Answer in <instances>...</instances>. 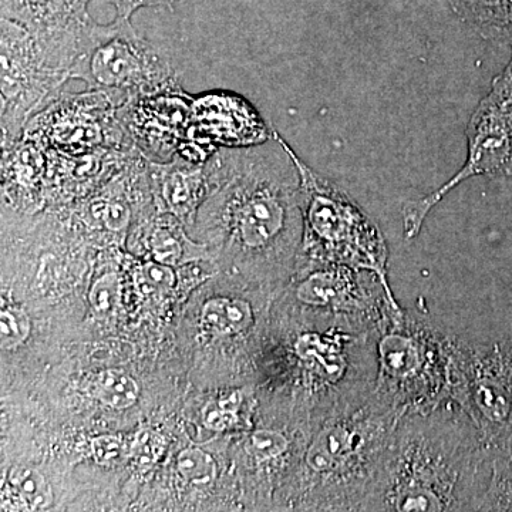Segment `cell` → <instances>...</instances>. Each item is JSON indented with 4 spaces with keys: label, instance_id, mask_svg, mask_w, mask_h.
<instances>
[{
    "label": "cell",
    "instance_id": "6da1fadb",
    "mask_svg": "<svg viewBox=\"0 0 512 512\" xmlns=\"http://www.w3.org/2000/svg\"><path fill=\"white\" fill-rule=\"evenodd\" d=\"M493 463L457 403L403 413L367 511H478Z\"/></svg>",
    "mask_w": 512,
    "mask_h": 512
},
{
    "label": "cell",
    "instance_id": "7a4b0ae2",
    "mask_svg": "<svg viewBox=\"0 0 512 512\" xmlns=\"http://www.w3.org/2000/svg\"><path fill=\"white\" fill-rule=\"evenodd\" d=\"M402 412L375 393L322 421L303 456L313 504L367 511Z\"/></svg>",
    "mask_w": 512,
    "mask_h": 512
},
{
    "label": "cell",
    "instance_id": "3957f363",
    "mask_svg": "<svg viewBox=\"0 0 512 512\" xmlns=\"http://www.w3.org/2000/svg\"><path fill=\"white\" fill-rule=\"evenodd\" d=\"M460 343L430 316L403 308L390 312L377 329L373 393L402 413L456 403Z\"/></svg>",
    "mask_w": 512,
    "mask_h": 512
},
{
    "label": "cell",
    "instance_id": "277c9868",
    "mask_svg": "<svg viewBox=\"0 0 512 512\" xmlns=\"http://www.w3.org/2000/svg\"><path fill=\"white\" fill-rule=\"evenodd\" d=\"M301 177L302 252L311 268L345 265L379 276L392 292L387 275L389 248L375 221L336 185L320 177L288 144Z\"/></svg>",
    "mask_w": 512,
    "mask_h": 512
},
{
    "label": "cell",
    "instance_id": "5b68a950",
    "mask_svg": "<svg viewBox=\"0 0 512 512\" xmlns=\"http://www.w3.org/2000/svg\"><path fill=\"white\" fill-rule=\"evenodd\" d=\"M70 79L83 80L87 89L109 94L120 107L158 94H180L170 59L130 19L109 25L94 22L80 43Z\"/></svg>",
    "mask_w": 512,
    "mask_h": 512
},
{
    "label": "cell",
    "instance_id": "8992f818",
    "mask_svg": "<svg viewBox=\"0 0 512 512\" xmlns=\"http://www.w3.org/2000/svg\"><path fill=\"white\" fill-rule=\"evenodd\" d=\"M0 25V127L2 148H8L25 136L33 117L60 97L74 57L46 45L15 20L2 18Z\"/></svg>",
    "mask_w": 512,
    "mask_h": 512
},
{
    "label": "cell",
    "instance_id": "52a82bcc",
    "mask_svg": "<svg viewBox=\"0 0 512 512\" xmlns=\"http://www.w3.org/2000/svg\"><path fill=\"white\" fill-rule=\"evenodd\" d=\"M467 160L447 183L419 200L404 204V237L416 238L430 211L467 181L484 177L501 180L512 175V53L503 72L495 76L490 92L478 103L466 128Z\"/></svg>",
    "mask_w": 512,
    "mask_h": 512
},
{
    "label": "cell",
    "instance_id": "ba28073f",
    "mask_svg": "<svg viewBox=\"0 0 512 512\" xmlns=\"http://www.w3.org/2000/svg\"><path fill=\"white\" fill-rule=\"evenodd\" d=\"M456 403L476 424L493 467L512 461V338L460 343Z\"/></svg>",
    "mask_w": 512,
    "mask_h": 512
},
{
    "label": "cell",
    "instance_id": "9c48e42d",
    "mask_svg": "<svg viewBox=\"0 0 512 512\" xmlns=\"http://www.w3.org/2000/svg\"><path fill=\"white\" fill-rule=\"evenodd\" d=\"M295 299L305 308L365 320L377 328L390 312L402 309L379 276L345 265L311 268L296 285Z\"/></svg>",
    "mask_w": 512,
    "mask_h": 512
},
{
    "label": "cell",
    "instance_id": "30bf717a",
    "mask_svg": "<svg viewBox=\"0 0 512 512\" xmlns=\"http://www.w3.org/2000/svg\"><path fill=\"white\" fill-rule=\"evenodd\" d=\"M92 0H0L2 18L15 20L46 45L76 59L80 43L94 20Z\"/></svg>",
    "mask_w": 512,
    "mask_h": 512
},
{
    "label": "cell",
    "instance_id": "8fae6325",
    "mask_svg": "<svg viewBox=\"0 0 512 512\" xmlns=\"http://www.w3.org/2000/svg\"><path fill=\"white\" fill-rule=\"evenodd\" d=\"M148 170L160 184L165 208L181 220L191 218L210 192L205 163L175 156L171 163L148 161Z\"/></svg>",
    "mask_w": 512,
    "mask_h": 512
},
{
    "label": "cell",
    "instance_id": "7c38bea8",
    "mask_svg": "<svg viewBox=\"0 0 512 512\" xmlns=\"http://www.w3.org/2000/svg\"><path fill=\"white\" fill-rule=\"evenodd\" d=\"M458 18L478 36L512 47V0H447Z\"/></svg>",
    "mask_w": 512,
    "mask_h": 512
},
{
    "label": "cell",
    "instance_id": "4fadbf2b",
    "mask_svg": "<svg viewBox=\"0 0 512 512\" xmlns=\"http://www.w3.org/2000/svg\"><path fill=\"white\" fill-rule=\"evenodd\" d=\"M154 261L168 266L190 264L204 258L207 247L197 244L185 235L183 227L171 215L158 218L148 237Z\"/></svg>",
    "mask_w": 512,
    "mask_h": 512
},
{
    "label": "cell",
    "instance_id": "5bb4252c",
    "mask_svg": "<svg viewBox=\"0 0 512 512\" xmlns=\"http://www.w3.org/2000/svg\"><path fill=\"white\" fill-rule=\"evenodd\" d=\"M201 323L215 335H241L256 325L255 308L248 299H211L202 308Z\"/></svg>",
    "mask_w": 512,
    "mask_h": 512
},
{
    "label": "cell",
    "instance_id": "9a60e30c",
    "mask_svg": "<svg viewBox=\"0 0 512 512\" xmlns=\"http://www.w3.org/2000/svg\"><path fill=\"white\" fill-rule=\"evenodd\" d=\"M138 384L120 370H104L97 379V396L111 409L124 410L137 402Z\"/></svg>",
    "mask_w": 512,
    "mask_h": 512
},
{
    "label": "cell",
    "instance_id": "2e32d148",
    "mask_svg": "<svg viewBox=\"0 0 512 512\" xmlns=\"http://www.w3.org/2000/svg\"><path fill=\"white\" fill-rule=\"evenodd\" d=\"M9 480L30 510H46L52 505V487L35 468L15 467L10 471Z\"/></svg>",
    "mask_w": 512,
    "mask_h": 512
},
{
    "label": "cell",
    "instance_id": "e0dca14e",
    "mask_svg": "<svg viewBox=\"0 0 512 512\" xmlns=\"http://www.w3.org/2000/svg\"><path fill=\"white\" fill-rule=\"evenodd\" d=\"M292 450V439L284 430L256 429L248 440V454L259 466L281 461Z\"/></svg>",
    "mask_w": 512,
    "mask_h": 512
},
{
    "label": "cell",
    "instance_id": "ac0fdd59",
    "mask_svg": "<svg viewBox=\"0 0 512 512\" xmlns=\"http://www.w3.org/2000/svg\"><path fill=\"white\" fill-rule=\"evenodd\" d=\"M177 467L184 480L195 485L212 484L218 474L217 463L211 454L197 447H188L181 451Z\"/></svg>",
    "mask_w": 512,
    "mask_h": 512
},
{
    "label": "cell",
    "instance_id": "d6986e66",
    "mask_svg": "<svg viewBox=\"0 0 512 512\" xmlns=\"http://www.w3.org/2000/svg\"><path fill=\"white\" fill-rule=\"evenodd\" d=\"M478 511H512V461L493 467Z\"/></svg>",
    "mask_w": 512,
    "mask_h": 512
},
{
    "label": "cell",
    "instance_id": "ffe728a7",
    "mask_svg": "<svg viewBox=\"0 0 512 512\" xmlns=\"http://www.w3.org/2000/svg\"><path fill=\"white\" fill-rule=\"evenodd\" d=\"M244 400V393L235 392L218 402L208 403L202 410L205 426L215 431L234 429L239 423V412Z\"/></svg>",
    "mask_w": 512,
    "mask_h": 512
},
{
    "label": "cell",
    "instance_id": "44dd1931",
    "mask_svg": "<svg viewBox=\"0 0 512 512\" xmlns=\"http://www.w3.org/2000/svg\"><path fill=\"white\" fill-rule=\"evenodd\" d=\"M90 214L104 228L111 232L126 231L131 221V211L126 202L120 200H109V198H97L89 208Z\"/></svg>",
    "mask_w": 512,
    "mask_h": 512
},
{
    "label": "cell",
    "instance_id": "7402d4cb",
    "mask_svg": "<svg viewBox=\"0 0 512 512\" xmlns=\"http://www.w3.org/2000/svg\"><path fill=\"white\" fill-rule=\"evenodd\" d=\"M136 284L138 289L147 295L170 291L175 284L173 266L157 261L146 262L137 269Z\"/></svg>",
    "mask_w": 512,
    "mask_h": 512
},
{
    "label": "cell",
    "instance_id": "603a6c76",
    "mask_svg": "<svg viewBox=\"0 0 512 512\" xmlns=\"http://www.w3.org/2000/svg\"><path fill=\"white\" fill-rule=\"evenodd\" d=\"M120 279L116 274L100 276L90 289V305L97 316H109L120 302Z\"/></svg>",
    "mask_w": 512,
    "mask_h": 512
},
{
    "label": "cell",
    "instance_id": "cb8c5ba5",
    "mask_svg": "<svg viewBox=\"0 0 512 512\" xmlns=\"http://www.w3.org/2000/svg\"><path fill=\"white\" fill-rule=\"evenodd\" d=\"M30 333L28 315L20 308L3 309L0 315V342L3 349L22 345Z\"/></svg>",
    "mask_w": 512,
    "mask_h": 512
},
{
    "label": "cell",
    "instance_id": "d4e9b609",
    "mask_svg": "<svg viewBox=\"0 0 512 512\" xmlns=\"http://www.w3.org/2000/svg\"><path fill=\"white\" fill-rule=\"evenodd\" d=\"M165 446H167V443L158 431L140 430L134 437L133 444H131V457L140 466H153L163 456Z\"/></svg>",
    "mask_w": 512,
    "mask_h": 512
},
{
    "label": "cell",
    "instance_id": "484cf974",
    "mask_svg": "<svg viewBox=\"0 0 512 512\" xmlns=\"http://www.w3.org/2000/svg\"><path fill=\"white\" fill-rule=\"evenodd\" d=\"M113 6L116 10V18L131 19V16L138 9L143 8H164L173 10L175 5L184 2V0H100Z\"/></svg>",
    "mask_w": 512,
    "mask_h": 512
},
{
    "label": "cell",
    "instance_id": "4316f807",
    "mask_svg": "<svg viewBox=\"0 0 512 512\" xmlns=\"http://www.w3.org/2000/svg\"><path fill=\"white\" fill-rule=\"evenodd\" d=\"M94 460L101 466L119 463L123 457L124 447L119 437L100 436L92 441Z\"/></svg>",
    "mask_w": 512,
    "mask_h": 512
}]
</instances>
